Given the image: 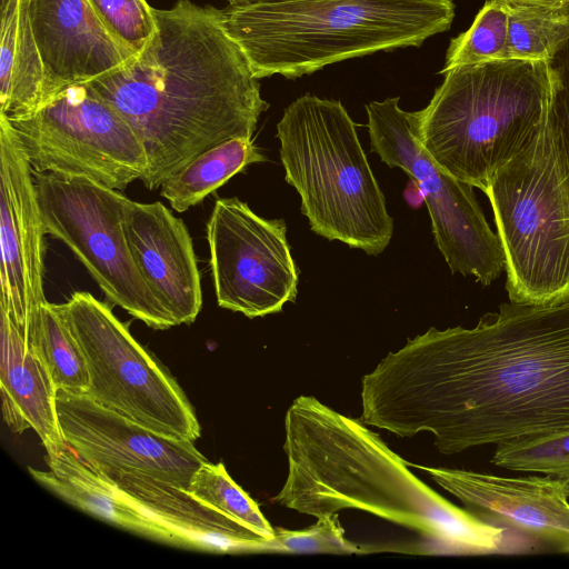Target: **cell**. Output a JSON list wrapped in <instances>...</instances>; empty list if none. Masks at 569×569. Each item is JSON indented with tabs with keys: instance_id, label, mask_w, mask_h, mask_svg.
Listing matches in <instances>:
<instances>
[{
	"instance_id": "9",
	"label": "cell",
	"mask_w": 569,
	"mask_h": 569,
	"mask_svg": "<svg viewBox=\"0 0 569 569\" xmlns=\"http://www.w3.org/2000/svg\"><path fill=\"white\" fill-rule=\"evenodd\" d=\"M33 178L46 234L73 252L106 298L152 329L174 327L131 254L124 230L131 200L86 177L33 171Z\"/></svg>"
},
{
	"instance_id": "8",
	"label": "cell",
	"mask_w": 569,
	"mask_h": 569,
	"mask_svg": "<svg viewBox=\"0 0 569 569\" xmlns=\"http://www.w3.org/2000/svg\"><path fill=\"white\" fill-rule=\"evenodd\" d=\"M89 373V396L162 436L196 441L200 425L172 375L142 347L104 302L76 291L58 305Z\"/></svg>"
},
{
	"instance_id": "25",
	"label": "cell",
	"mask_w": 569,
	"mask_h": 569,
	"mask_svg": "<svg viewBox=\"0 0 569 569\" xmlns=\"http://www.w3.org/2000/svg\"><path fill=\"white\" fill-rule=\"evenodd\" d=\"M186 491L262 538H273L274 528L257 502L229 476L222 462H203L192 475Z\"/></svg>"
},
{
	"instance_id": "26",
	"label": "cell",
	"mask_w": 569,
	"mask_h": 569,
	"mask_svg": "<svg viewBox=\"0 0 569 569\" xmlns=\"http://www.w3.org/2000/svg\"><path fill=\"white\" fill-rule=\"evenodd\" d=\"M503 59H509L508 6L501 0H488L470 28L451 39L440 73Z\"/></svg>"
},
{
	"instance_id": "27",
	"label": "cell",
	"mask_w": 569,
	"mask_h": 569,
	"mask_svg": "<svg viewBox=\"0 0 569 569\" xmlns=\"http://www.w3.org/2000/svg\"><path fill=\"white\" fill-rule=\"evenodd\" d=\"M491 463L569 480V431L512 438L497 445Z\"/></svg>"
},
{
	"instance_id": "13",
	"label": "cell",
	"mask_w": 569,
	"mask_h": 569,
	"mask_svg": "<svg viewBox=\"0 0 569 569\" xmlns=\"http://www.w3.org/2000/svg\"><path fill=\"white\" fill-rule=\"evenodd\" d=\"M64 440L102 475L137 472L187 488L207 460L193 441L162 436L87 395L57 392Z\"/></svg>"
},
{
	"instance_id": "12",
	"label": "cell",
	"mask_w": 569,
	"mask_h": 569,
	"mask_svg": "<svg viewBox=\"0 0 569 569\" xmlns=\"http://www.w3.org/2000/svg\"><path fill=\"white\" fill-rule=\"evenodd\" d=\"M286 232L282 219L262 218L237 197L216 200L207 241L219 307L252 319L296 301L299 271Z\"/></svg>"
},
{
	"instance_id": "16",
	"label": "cell",
	"mask_w": 569,
	"mask_h": 569,
	"mask_svg": "<svg viewBox=\"0 0 569 569\" xmlns=\"http://www.w3.org/2000/svg\"><path fill=\"white\" fill-rule=\"evenodd\" d=\"M28 12L43 68V104L66 87L89 82L133 57L88 0H28Z\"/></svg>"
},
{
	"instance_id": "32",
	"label": "cell",
	"mask_w": 569,
	"mask_h": 569,
	"mask_svg": "<svg viewBox=\"0 0 569 569\" xmlns=\"http://www.w3.org/2000/svg\"><path fill=\"white\" fill-rule=\"evenodd\" d=\"M403 196L407 202L412 208H418L422 202H425L423 194L419 188V184L412 179L411 183L403 191Z\"/></svg>"
},
{
	"instance_id": "28",
	"label": "cell",
	"mask_w": 569,
	"mask_h": 569,
	"mask_svg": "<svg viewBox=\"0 0 569 569\" xmlns=\"http://www.w3.org/2000/svg\"><path fill=\"white\" fill-rule=\"evenodd\" d=\"M111 37L137 56L150 42L157 24L146 0H88Z\"/></svg>"
},
{
	"instance_id": "35",
	"label": "cell",
	"mask_w": 569,
	"mask_h": 569,
	"mask_svg": "<svg viewBox=\"0 0 569 569\" xmlns=\"http://www.w3.org/2000/svg\"><path fill=\"white\" fill-rule=\"evenodd\" d=\"M568 492H569V486H568Z\"/></svg>"
},
{
	"instance_id": "4",
	"label": "cell",
	"mask_w": 569,
	"mask_h": 569,
	"mask_svg": "<svg viewBox=\"0 0 569 569\" xmlns=\"http://www.w3.org/2000/svg\"><path fill=\"white\" fill-rule=\"evenodd\" d=\"M453 18L452 0H299L220 10L258 79L298 78L350 58L419 47Z\"/></svg>"
},
{
	"instance_id": "14",
	"label": "cell",
	"mask_w": 569,
	"mask_h": 569,
	"mask_svg": "<svg viewBox=\"0 0 569 569\" xmlns=\"http://www.w3.org/2000/svg\"><path fill=\"white\" fill-rule=\"evenodd\" d=\"M44 234L33 170L8 118L0 114V308L22 333L47 301Z\"/></svg>"
},
{
	"instance_id": "29",
	"label": "cell",
	"mask_w": 569,
	"mask_h": 569,
	"mask_svg": "<svg viewBox=\"0 0 569 569\" xmlns=\"http://www.w3.org/2000/svg\"><path fill=\"white\" fill-rule=\"evenodd\" d=\"M343 533L337 513L325 516L301 530L274 528L266 552L349 555L370 550L347 540Z\"/></svg>"
},
{
	"instance_id": "6",
	"label": "cell",
	"mask_w": 569,
	"mask_h": 569,
	"mask_svg": "<svg viewBox=\"0 0 569 569\" xmlns=\"http://www.w3.org/2000/svg\"><path fill=\"white\" fill-rule=\"evenodd\" d=\"M286 181L301 198L310 228L368 254H380L393 234V219L339 100L305 94L277 123Z\"/></svg>"
},
{
	"instance_id": "23",
	"label": "cell",
	"mask_w": 569,
	"mask_h": 569,
	"mask_svg": "<svg viewBox=\"0 0 569 569\" xmlns=\"http://www.w3.org/2000/svg\"><path fill=\"white\" fill-rule=\"evenodd\" d=\"M23 337L48 370L57 392L88 393L90 382L83 352L57 303L46 301Z\"/></svg>"
},
{
	"instance_id": "24",
	"label": "cell",
	"mask_w": 569,
	"mask_h": 569,
	"mask_svg": "<svg viewBox=\"0 0 569 569\" xmlns=\"http://www.w3.org/2000/svg\"><path fill=\"white\" fill-rule=\"evenodd\" d=\"M507 6L509 59L551 61L569 40V11Z\"/></svg>"
},
{
	"instance_id": "20",
	"label": "cell",
	"mask_w": 569,
	"mask_h": 569,
	"mask_svg": "<svg viewBox=\"0 0 569 569\" xmlns=\"http://www.w3.org/2000/svg\"><path fill=\"white\" fill-rule=\"evenodd\" d=\"M48 471L29 468L42 487L103 521L151 540L174 545L171 533L140 509L111 479L82 460L66 445L44 458Z\"/></svg>"
},
{
	"instance_id": "10",
	"label": "cell",
	"mask_w": 569,
	"mask_h": 569,
	"mask_svg": "<svg viewBox=\"0 0 569 569\" xmlns=\"http://www.w3.org/2000/svg\"><path fill=\"white\" fill-rule=\"evenodd\" d=\"M7 118L36 172L86 177L122 191L148 170L137 133L88 82L66 87L29 114Z\"/></svg>"
},
{
	"instance_id": "3",
	"label": "cell",
	"mask_w": 569,
	"mask_h": 569,
	"mask_svg": "<svg viewBox=\"0 0 569 569\" xmlns=\"http://www.w3.org/2000/svg\"><path fill=\"white\" fill-rule=\"evenodd\" d=\"M288 476L277 503L317 519L358 509L477 553L498 552L506 530L446 500L359 420L300 396L284 418Z\"/></svg>"
},
{
	"instance_id": "7",
	"label": "cell",
	"mask_w": 569,
	"mask_h": 569,
	"mask_svg": "<svg viewBox=\"0 0 569 569\" xmlns=\"http://www.w3.org/2000/svg\"><path fill=\"white\" fill-rule=\"evenodd\" d=\"M505 254L510 302L569 298V164L552 113L483 192Z\"/></svg>"
},
{
	"instance_id": "1",
	"label": "cell",
	"mask_w": 569,
	"mask_h": 569,
	"mask_svg": "<svg viewBox=\"0 0 569 569\" xmlns=\"http://www.w3.org/2000/svg\"><path fill=\"white\" fill-rule=\"evenodd\" d=\"M361 400L363 423L431 432L443 455L569 431V298L431 327L362 378Z\"/></svg>"
},
{
	"instance_id": "5",
	"label": "cell",
	"mask_w": 569,
	"mask_h": 569,
	"mask_svg": "<svg viewBox=\"0 0 569 569\" xmlns=\"http://www.w3.org/2000/svg\"><path fill=\"white\" fill-rule=\"evenodd\" d=\"M443 74L428 106L413 112L415 134L442 170L485 192L552 113L553 68L503 59Z\"/></svg>"
},
{
	"instance_id": "19",
	"label": "cell",
	"mask_w": 569,
	"mask_h": 569,
	"mask_svg": "<svg viewBox=\"0 0 569 569\" xmlns=\"http://www.w3.org/2000/svg\"><path fill=\"white\" fill-rule=\"evenodd\" d=\"M0 313L3 419L14 432L34 430L47 455H54L67 445L58 419L57 390L20 328L1 308Z\"/></svg>"
},
{
	"instance_id": "33",
	"label": "cell",
	"mask_w": 569,
	"mask_h": 569,
	"mask_svg": "<svg viewBox=\"0 0 569 569\" xmlns=\"http://www.w3.org/2000/svg\"><path fill=\"white\" fill-rule=\"evenodd\" d=\"M232 7H247L256 4H268V3H282L299 0H224Z\"/></svg>"
},
{
	"instance_id": "31",
	"label": "cell",
	"mask_w": 569,
	"mask_h": 569,
	"mask_svg": "<svg viewBox=\"0 0 569 569\" xmlns=\"http://www.w3.org/2000/svg\"><path fill=\"white\" fill-rule=\"evenodd\" d=\"M506 3L569 11V0H501Z\"/></svg>"
},
{
	"instance_id": "11",
	"label": "cell",
	"mask_w": 569,
	"mask_h": 569,
	"mask_svg": "<svg viewBox=\"0 0 569 569\" xmlns=\"http://www.w3.org/2000/svg\"><path fill=\"white\" fill-rule=\"evenodd\" d=\"M366 111L371 151L419 184L435 241L451 272L490 286L505 272V254L473 187L442 170L428 156L415 134L413 112L402 110L398 97L371 101Z\"/></svg>"
},
{
	"instance_id": "30",
	"label": "cell",
	"mask_w": 569,
	"mask_h": 569,
	"mask_svg": "<svg viewBox=\"0 0 569 569\" xmlns=\"http://www.w3.org/2000/svg\"><path fill=\"white\" fill-rule=\"evenodd\" d=\"M550 62L556 74L553 123L569 164V40Z\"/></svg>"
},
{
	"instance_id": "15",
	"label": "cell",
	"mask_w": 569,
	"mask_h": 569,
	"mask_svg": "<svg viewBox=\"0 0 569 569\" xmlns=\"http://www.w3.org/2000/svg\"><path fill=\"white\" fill-rule=\"evenodd\" d=\"M456 497L471 516L569 553V480L415 466Z\"/></svg>"
},
{
	"instance_id": "21",
	"label": "cell",
	"mask_w": 569,
	"mask_h": 569,
	"mask_svg": "<svg viewBox=\"0 0 569 569\" xmlns=\"http://www.w3.org/2000/svg\"><path fill=\"white\" fill-rule=\"evenodd\" d=\"M0 9V114L21 117L44 102L43 68L28 0H9Z\"/></svg>"
},
{
	"instance_id": "34",
	"label": "cell",
	"mask_w": 569,
	"mask_h": 569,
	"mask_svg": "<svg viewBox=\"0 0 569 569\" xmlns=\"http://www.w3.org/2000/svg\"><path fill=\"white\" fill-rule=\"evenodd\" d=\"M8 0H1V6L6 4Z\"/></svg>"
},
{
	"instance_id": "18",
	"label": "cell",
	"mask_w": 569,
	"mask_h": 569,
	"mask_svg": "<svg viewBox=\"0 0 569 569\" xmlns=\"http://www.w3.org/2000/svg\"><path fill=\"white\" fill-rule=\"evenodd\" d=\"M150 518L164 527L181 548L219 552H266L267 540L186 491L137 472L104 475Z\"/></svg>"
},
{
	"instance_id": "2",
	"label": "cell",
	"mask_w": 569,
	"mask_h": 569,
	"mask_svg": "<svg viewBox=\"0 0 569 569\" xmlns=\"http://www.w3.org/2000/svg\"><path fill=\"white\" fill-rule=\"evenodd\" d=\"M152 12L157 30L147 47L88 82L142 142L148 170L141 181L149 190L221 142L252 139L269 107L220 9L178 0Z\"/></svg>"
},
{
	"instance_id": "17",
	"label": "cell",
	"mask_w": 569,
	"mask_h": 569,
	"mask_svg": "<svg viewBox=\"0 0 569 569\" xmlns=\"http://www.w3.org/2000/svg\"><path fill=\"white\" fill-rule=\"evenodd\" d=\"M124 230L138 269L176 326L192 323L202 307V290L184 222L160 201L131 200Z\"/></svg>"
},
{
	"instance_id": "22",
	"label": "cell",
	"mask_w": 569,
	"mask_h": 569,
	"mask_svg": "<svg viewBox=\"0 0 569 569\" xmlns=\"http://www.w3.org/2000/svg\"><path fill=\"white\" fill-rule=\"evenodd\" d=\"M267 161L253 139L234 138L221 142L167 177L160 194L177 212H184L249 164Z\"/></svg>"
}]
</instances>
